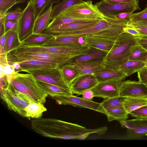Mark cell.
<instances>
[{
    "label": "cell",
    "mask_w": 147,
    "mask_h": 147,
    "mask_svg": "<svg viewBox=\"0 0 147 147\" xmlns=\"http://www.w3.org/2000/svg\"><path fill=\"white\" fill-rule=\"evenodd\" d=\"M138 43L137 38L122 33L115 41L103 59L102 63L105 68L119 70L120 66L128 60L132 48Z\"/></svg>",
    "instance_id": "6da1fadb"
},
{
    "label": "cell",
    "mask_w": 147,
    "mask_h": 147,
    "mask_svg": "<svg viewBox=\"0 0 147 147\" xmlns=\"http://www.w3.org/2000/svg\"><path fill=\"white\" fill-rule=\"evenodd\" d=\"M6 76L8 82L13 89L24 94L34 102H45L48 95L39 86L32 74L16 71Z\"/></svg>",
    "instance_id": "7a4b0ae2"
},
{
    "label": "cell",
    "mask_w": 147,
    "mask_h": 147,
    "mask_svg": "<svg viewBox=\"0 0 147 147\" xmlns=\"http://www.w3.org/2000/svg\"><path fill=\"white\" fill-rule=\"evenodd\" d=\"M9 64L14 62H20L29 60H35L56 63L61 67L71 57L60 54L47 53L38 52L22 51L12 49L6 55Z\"/></svg>",
    "instance_id": "3957f363"
},
{
    "label": "cell",
    "mask_w": 147,
    "mask_h": 147,
    "mask_svg": "<svg viewBox=\"0 0 147 147\" xmlns=\"http://www.w3.org/2000/svg\"><path fill=\"white\" fill-rule=\"evenodd\" d=\"M90 47L88 45L77 47H44L36 45L20 43L13 48L22 51L38 52L47 53L62 55L71 58L88 53Z\"/></svg>",
    "instance_id": "277c9868"
},
{
    "label": "cell",
    "mask_w": 147,
    "mask_h": 147,
    "mask_svg": "<svg viewBox=\"0 0 147 147\" xmlns=\"http://www.w3.org/2000/svg\"><path fill=\"white\" fill-rule=\"evenodd\" d=\"M62 14L76 19L88 21H100L105 20L106 18L90 0L76 4Z\"/></svg>",
    "instance_id": "5b68a950"
},
{
    "label": "cell",
    "mask_w": 147,
    "mask_h": 147,
    "mask_svg": "<svg viewBox=\"0 0 147 147\" xmlns=\"http://www.w3.org/2000/svg\"><path fill=\"white\" fill-rule=\"evenodd\" d=\"M121 22V20L114 18L106 16L105 20L99 21L96 24L87 27L66 32L44 31L41 34H48L55 36H72L85 37L91 36L100 31L108 28L112 24L120 23Z\"/></svg>",
    "instance_id": "8992f818"
},
{
    "label": "cell",
    "mask_w": 147,
    "mask_h": 147,
    "mask_svg": "<svg viewBox=\"0 0 147 147\" xmlns=\"http://www.w3.org/2000/svg\"><path fill=\"white\" fill-rule=\"evenodd\" d=\"M35 20L32 0H30L18 20V38L20 43L32 33Z\"/></svg>",
    "instance_id": "52a82bcc"
},
{
    "label": "cell",
    "mask_w": 147,
    "mask_h": 147,
    "mask_svg": "<svg viewBox=\"0 0 147 147\" xmlns=\"http://www.w3.org/2000/svg\"><path fill=\"white\" fill-rule=\"evenodd\" d=\"M60 68L32 70L26 72L32 74L37 80L70 89L63 78Z\"/></svg>",
    "instance_id": "ba28073f"
},
{
    "label": "cell",
    "mask_w": 147,
    "mask_h": 147,
    "mask_svg": "<svg viewBox=\"0 0 147 147\" xmlns=\"http://www.w3.org/2000/svg\"><path fill=\"white\" fill-rule=\"evenodd\" d=\"M99 10L105 16L114 18L123 12H132L140 9L138 4L131 3L110 4L102 0L95 4Z\"/></svg>",
    "instance_id": "9c48e42d"
},
{
    "label": "cell",
    "mask_w": 147,
    "mask_h": 147,
    "mask_svg": "<svg viewBox=\"0 0 147 147\" xmlns=\"http://www.w3.org/2000/svg\"><path fill=\"white\" fill-rule=\"evenodd\" d=\"M122 80H115L98 83L92 89L94 97L104 99L118 96Z\"/></svg>",
    "instance_id": "30bf717a"
},
{
    "label": "cell",
    "mask_w": 147,
    "mask_h": 147,
    "mask_svg": "<svg viewBox=\"0 0 147 147\" xmlns=\"http://www.w3.org/2000/svg\"><path fill=\"white\" fill-rule=\"evenodd\" d=\"M119 96L130 97L147 99V87L139 81H122L120 88Z\"/></svg>",
    "instance_id": "8fae6325"
},
{
    "label": "cell",
    "mask_w": 147,
    "mask_h": 147,
    "mask_svg": "<svg viewBox=\"0 0 147 147\" xmlns=\"http://www.w3.org/2000/svg\"><path fill=\"white\" fill-rule=\"evenodd\" d=\"M50 96L55 100L58 105H70L74 107L89 109L98 112L100 104V103L87 100L73 95Z\"/></svg>",
    "instance_id": "7c38bea8"
},
{
    "label": "cell",
    "mask_w": 147,
    "mask_h": 147,
    "mask_svg": "<svg viewBox=\"0 0 147 147\" xmlns=\"http://www.w3.org/2000/svg\"><path fill=\"white\" fill-rule=\"evenodd\" d=\"M85 37L72 36H54L52 38L43 43L36 45L44 47H80L87 45Z\"/></svg>",
    "instance_id": "4fadbf2b"
},
{
    "label": "cell",
    "mask_w": 147,
    "mask_h": 147,
    "mask_svg": "<svg viewBox=\"0 0 147 147\" xmlns=\"http://www.w3.org/2000/svg\"><path fill=\"white\" fill-rule=\"evenodd\" d=\"M98 83L94 74L80 75L71 83L70 90L73 94L80 95L85 90L92 89Z\"/></svg>",
    "instance_id": "5bb4252c"
},
{
    "label": "cell",
    "mask_w": 147,
    "mask_h": 147,
    "mask_svg": "<svg viewBox=\"0 0 147 147\" xmlns=\"http://www.w3.org/2000/svg\"><path fill=\"white\" fill-rule=\"evenodd\" d=\"M8 84L7 87L4 90L3 94L1 95V98L9 110L13 111L23 117H26L24 108L10 84Z\"/></svg>",
    "instance_id": "9a60e30c"
},
{
    "label": "cell",
    "mask_w": 147,
    "mask_h": 147,
    "mask_svg": "<svg viewBox=\"0 0 147 147\" xmlns=\"http://www.w3.org/2000/svg\"><path fill=\"white\" fill-rule=\"evenodd\" d=\"M108 52L90 47V51L85 54L79 55L70 58L64 65L95 61H103Z\"/></svg>",
    "instance_id": "2e32d148"
},
{
    "label": "cell",
    "mask_w": 147,
    "mask_h": 147,
    "mask_svg": "<svg viewBox=\"0 0 147 147\" xmlns=\"http://www.w3.org/2000/svg\"><path fill=\"white\" fill-rule=\"evenodd\" d=\"M19 63L20 66L19 72L22 71L26 72L30 70L59 68L61 67L60 65L56 63L33 59L24 61Z\"/></svg>",
    "instance_id": "e0dca14e"
},
{
    "label": "cell",
    "mask_w": 147,
    "mask_h": 147,
    "mask_svg": "<svg viewBox=\"0 0 147 147\" xmlns=\"http://www.w3.org/2000/svg\"><path fill=\"white\" fill-rule=\"evenodd\" d=\"M121 127L139 134H147V118L135 119L119 121Z\"/></svg>",
    "instance_id": "ac0fdd59"
},
{
    "label": "cell",
    "mask_w": 147,
    "mask_h": 147,
    "mask_svg": "<svg viewBox=\"0 0 147 147\" xmlns=\"http://www.w3.org/2000/svg\"><path fill=\"white\" fill-rule=\"evenodd\" d=\"M103 61H95L80 63L73 65L80 75L94 74L103 69Z\"/></svg>",
    "instance_id": "d6986e66"
},
{
    "label": "cell",
    "mask_w": 147,
    "mask_h": 147,
    "mask_svg": "<svg viewBox=\"0 0 147 147\" xmlns=\"http://www.w3.org/2000/svg\"><path fill=\"white\" fill-rule=\"evenodd\" d=\"M53 5H51L36 20L31 34L39 35L46 30L50 23Z\"/></svg>",
    "instance_id": "ffe728a7"
},
{
    "label": "cell",
    "mask_w": 147,
    "mask_h": 147,
    "mask_svg": "<svg viewBox=\"0 0 147 147\" xmlns=\"http://www.w3.org/2000/svg\"><path fill=\"white\" fill-rule=\"evenodd\" d=\"M99 83L111 80H123L127 77L120 70L105 68L94 74Z\"/></svg>",
    "instance_id": "44dd1931"
},
{
    "label": "cell",
    "mask_w": 147,
    "mask_h": 147,
    "mask_svg": "<svg viewBox=\"0 0 147 147\" xmlns=\"http://www.w3.org/2000/svg\"><path fill=\"white\" fill-rule=\"evenodd\" d=\"M36 81L39 86L45 92L50 96L73 95L70 89L62 88L36 79Z\"/></svg>",
    "instance_id": "7402d4cb"
},
{
    "label": "cell",
    "mask_w": 147,
    "mask_h": 147,
    "mask_svg": "<svg viewBox=\"0 0 147 147\" xmlns=\"http://www.w3.org/2000/svg\"><path fill=\"white\" fill-rule=\"evenodd\" d=\"M85 40L86 45L90 47L105 51L108 52L112 48L115 42L92 36L85 37Z\"/></svg>",
    "instance_id": "603a6c76"
},
{
    "label": "cell",
    "mask_w": 147,
    "mask_h": 147,
    "mask_svg": "<svg viewBox=\"0 0 147 147\" xmlns=\"http://www.w3.org/2000/svg\"><path fill=\"white\" fill-rule=\"evenodd\" d=\"M102 113L105 115L108 121L113 120H125L128 118V114L124 108L123 104L112 107L104 111Z\"/></svg>",
    "instance_id": "cb8c5ba5"
},
{
    "label": "cell",
    "mask_w": 147,
    "mask_h": 147,
    "mask_svg": "<svg viewBox=\"0 0 147 147\" xmlns=\"http://www.w3.org/2000/svg\"><path fill=\"white\" fill-rule=\"evenodd\" d=\"M99 21L93 20L73 22L61 25L55 28L44 31L61 32L74 30L92 26Z\"/></svg>",
    "instance_id": "d4e9b609"
},
{
    "label": "cell",
    "mask_w": 147,
    "mask_h": 147,
    "mask_svg": "<svg viewBox=\"0 0 147 147\" xmlns=\"http://www.w3.org/2000/svg\"><path fill=\"white\" fill-rule=\"evenodd\" d=\"M84 1L83 0H62L53 7L51 20L63 14L74 6Z\"/></svg>",
    "instance_id": "484cf974"
},
{
    "label": "cell",
    "mask_w": 147,
    "mask_h": 147,
    "mask_svg": "<svg viewBox=\"0 0 147 147\" xmlns=\"http://www.w3.org/2000/svg\"><path fill=\"white\" fill-rule=\"evenodd\" d=\"M24 110L25 112L26 118L30 119L41 118L43 113L47 109L43 104L32 102L24 109Z\"/></svg>",
    "instance_id": "4316f807"
},
{
    "label": "cell",
    "mask_w": 147,
    "mask_h": 147,
    "mask_svg": "<svg viewBox=\"0 0 147 147\" xmlns=\"http://www.w3.org/2000/svg\"><path fill=\"white\" fill-rule=\"evenodd\" d=\"M147 105V99L127 97H124L123 106L127 113L131 112L139 108Z\"/></svg>",
    "instance_id": "83f0119b"
},
{
    "label": "cell",
    "mask_w": 147,
    "mask_h": 147,
    "mask_svg": "<svg viewBox=\"0 0 147 147\" xmlns=\"http://www.w3.org/2000/svg\"><path fill=\"white\" fill-rule=\"evenodd\" d=\"M146 65V63L143 62L128 60L120 66L119 70L127 77L137 72L144 67Z\"/></svg>",
    "instance_id": "f1b7e54d"
},
{
    "label": "cell",
    "mask_w": 147,
    "mask_h": 147,
    "mask_svg": "<svg viewBox=\"0 0 147 147\" xmlns=\"http://www.w3.org/2000/svg\"><path fill=\"white\" fill-rule=\"evenodd\" d=\"M60 68L63 78L69 87L71 83L80 76L78 72L74 68L73 65H64Z\"/></svg>",
    "instance_id": "f546056e"
},
{
    "label": "cell",
    "mask_w": 147,
    "mask_h": 147,
    "mask_svg": "<svg viewBox=\"0 0 147 147\" xmlns=\"http://www.w3.org/2000/svg\"><path fill=\"white\" fill-rule=\"evenodd\" d=\"M87 21H90L76 19L61 14L53 19L45 30L53 29L71 22Z\"/></svg>",
    "instance_id": "4dcf8cb0"
},
{
    "label": "cell",
    "mask_w": 147,
    "mask_h": 147,
    "mask_svg": "<svg viewBox=\"0 0 147 147\" xmlns=\"http://www.w3.org/2000/svg\"><path fill=\"white\" fill-rule=\"evenodd\" d=\"M128 60L145 62L147 60V50L138 43L132 48Z\"/></svg>",
    "instance_id": "1f68e13d"
},
{
    "label": "cell",
    "mask_w": 147,
    "mask_h": 147,
    "mask_svg": "<svg viewBox=\"0 0 147 147\" xmlns=\"http://www.w3.org/2000/svg\"><path fill=\"white\" fill-rule=\"evenodd\" d=\"M53 37V36L43 34L37 35L30 34L27 36L20 43L40 45L52 38Z\"/></svg>",
    "instance_id": "d6a6232c"
},
{
    "label": "cell",
    "mask_w": 147,
    "mask_h": 147,
    "mask_svg": "<svg viewBox=\"0 0 147 147\" xmlns=\"http://www.w3.org/2000/svg\"><path fill=\"white\" fill-rule=\"evenodd\" d=\"M124 98L118 96L105 99L100 103L98 112L102 113L104 111L112 107L123 104Z\"/></svg>",
    "instance_id": "836d02e7"
},
{
    "label": "cell",
    "mask_w": 147,
    "mask_h": 147,
    "mask_svg": "<svg viewBox=\"0 0 147 147\" xmlns=\"http://www.w3.org/2000/svg\"><path fill=\"white\" fill-rule=\"evenodd\" d=\"M51 0H32L36 20L43 13Z\"/></svg>",
    "instance_id": "e575fe53"
},
{
    "label": "cell",
    "mask_w": 147,
    "mask_h": 147,
    "mask_svg": "<svg viewBox=\"0 0 147 147\" xmlns=\"http://www.w3.org/2000/svg\"><path fill=\"white\" fill-rule=\"evenodd\" d=\"M26 0H0V17L5 15L13 5L25 2Z\"/></svg>",
    "instance_id": "d590c367"
},
{
    "label": "cell",
    "mask_w": 147,
    "mask_h": 147,
    "mask_svg": "<svg viewBox=\"0 0 147 147\" xmlns=\"http://www.w3.org/2000/svg\"><path fill=\"white\" fill-rule=\"evenodd\" d=\"M17 36L18 32L17 31L9 30L7 32L5 44L3 48L5 54L12 49L13 44Z\"/></svg>",
    "instance_id": "8d00e7d4"
},
{
    "label": "cell",
    "mask_w": 147,
    "mask_h": 147,
    "mask_svg": "<svg viewBox=\"0 0 147 147\" xmlns=\"http://www.w3.org/2000/svg\"><path fill=\"white\" fill-rule=\"evenodd\" d=\"M146 21H147V7L140 12L132 13L130 15L129 22L136 23Z\"/></svg>",
    "instance_id": "74e56055"
},
{
    "label": "cell",
    "mask_w": 147,
    "mask_h": 147,
    "mask_svg": "<svg viewBox=\"0 0 147 147\" xmlns=\"http://www.w3.org/2000/svg\"><path fill=\"white\" fill-rule=\"evenodd\" d=\"M129 114L136 119L147 118V105L142 106L131 112Z\"/></svg>",
    "instance_id": "f35d334b"
},
{
    "label": "cell",
    "mask_w": 147,
    "mask_h": 147,
    "mask_svg": "<svg viewBox=\"0 0 147 147\" xmlns=\"http://www.w3.org/2000/svg\"><path fill=\"white\" fill-rule=\"evenodd\" d=\"M13 89L19 98L21 105L24 109L30 103L34 102L29 97L24 94L13 88Z\"/></svg>",
    "instance_id": "ab89813d"
},
{
    "label": "cell",
    "mask_w": 147,
    "mask_h": 147,
    "mask_svg": "<svg viewBox=\"0 0 147 147\" xmlns=\"http://www.w3.org/2000/svg\"><path fill=\"white\" fill-rule=\"evenodd\" d=\"M0 77L11 75L16 71L13 65L8 63L0 64Z\"/></svg>",
    "instance_id": "60d3db41"
},
{
    "label": "cell",
    "mask_w": 147,
    "mask_h": 147,
    "mask_svg": "<svg viewBox=\"0 0 147 147\" xmlns=\"http://www.w3.org/2000/svg\"><path fill=\"white\" fill-rule=\"evenodd\" d=\"M22 11L20 7H18L13 10L7 12L6 14V20H18Z\"/></svg>",
    "instance_id": "b9f144b4"
},
{
    "label": "cell",
    "mask_w": 147,
    "mask_h": 147,
    "mask_svg": "<svg viewBox=\"0 0 147 147\" xmlns=\"http://www.w3.org/2000/svg\"><path fill=\"white\" fill-rule=\"evenodd\" d=\"M18 20H6L5 24V32L9 30H14L18 32Z\"/></svg>",
    "instance_id": "7bdbcfd3"
},
{
    "label": "cell",
    "mask_w": 147,
    "mask_h": 147,
    "mask_svg": "<svg viewBox=\"0 0 147 147\" xmlns=\"http://www.w3.org/2000/svg\"><path fill=\"white\" fill-rule=\"evenodd\" d=\"M123 33L130 35L137 38L142 36L136 29L127 25L124 27Z\"/></svg>",
    "instance_id": "ee69618b"
},
{
    "label": "cell",
    "mask_w": 147,
    "mask_h": 147,
    "mask_svg": "<svg viewBox=\"0 0 147 147\" xmlns=\"http://www.w3.org/2000/svg\"><path fill=\"white\" fill-rule=\"evenodd\" d=\"M127 25L136 29L142 36H147V26L129 22Z\"/></svg>",
    "instance_id": "f6af8a7d"
},
{
    "label": "cell",
    "mask_w": 147,
    "mask_h": 147,
    "mask_svg": "<svg viewBox=\"0 0 147 147\" xmlns=\"http://www.w3.org/2000/svg\"><path fill=\"white\" fill-rule=\"evenodd\" d=\"M139 81L146 84L147 83V67H145L138 72Z\"/></svg>",
    "instance_id": "bcb514c9"
},
{
    "label": "cell",
    "mask_w": 147,
    "mask_h": 147,
    "mask_svg": "<svg viewBox=\"0 0 147 147\" xmlns=\"http://www.w3.org/2000/svg\"><path fill=\"white\" fill-rule=\"evenodd\" d=\"M132 12H125L119 13L115 15L114 18L119 20L129 21L130 15Z\"/></svg>",
    "instance_id": "7dc6e473"
},
{
    "label": "cell",
    "mask_w": 147,
    "mask_h": 147,
    "mask_svg": "<svg viewBox=\"0 0 147 147\" xmlns=\"http://www.w3.org/2000/svg\"><path fill=\"white\" fill-rule=\"evenodd\" d=\"M82 98L86 100H92L94 97V93L92 89H89L85 90L81 94Z\"/></svg>",
    "instance_id": "c3c4849f"
},
{
    "label": "cell",
    "mask_w": 147,
    "mask_h": 147,
    "mask_svg": "<svg viewBox=\"0 0 147 147\" xmlns=\"http://www.w3.org/2000/svg\"><path fill=\"white\" fill-rule=\"evenodd\" d=\"M110 4L119 3H131L138 4L139 0H104Z\"/></svg>",
    "instance_id": "681fc988"
},
{
    "label": "cell",
    "mask_w": 147,
    "mask_h": 147,
    "mask_svg": "<svg viewBox=\"0 0 147 147\" xmlns=\"http://www.w3.org/2000/svg\"><path fill=\"white\" fill-rule=\"evenodd\" d=\"M6 21V14L0 17V35L1 36L5 32V24Z\"/></svg>",
    "instance_id": "f907efd6"
},
{
    "label": "cell",
    "mask_w": 147,
    "mask_h": 147,
    "mask_svg": "<svg viewBox=\"0 0 147 147\" xmlns=\"http://www.w3.org/2000/svg\"><path fill=\"white\" fill-rule=\"evenodd\" d=\"M137 39L138 43L147 50V36H142Z\"/></svg>",
    "instance_id": "816d5d0a"
},
{
    "label": "cell",
    "mask_w": 147,
    "mask_h": 147,
    "mask_svg": "<svg viewBox=\"0 0 147 147\" xmlns=\"http://www.w3.org/2000/svg\"><path fill=\"white\" fill-rule=\"evenodd\" d=\"M7 32L5 33L0 37V47L3 49L5 44Z\"/></svg>",
    "instance_id": "f5cc1de1"
},
{
    "label": "cell",
    "mask_w": 147,
    "mask_h": 147,
    "mask_svg": "<svg viewBox=\"0 0 147 147\" xmlns=\"http://www.w3.org/2000/svg\"><path fill=\"white\" fill-rule=\"evenodd\" d=\"M10 65L13 66L14 68L15 71L19 72L20 66L19 62H14L11 63Z\"/></svg>",
    "instance_id": "db71d44e"
},
{
    "label": "cell",
    "mask_w": 147,
    "mask_h": 147,
    "mask_svg": "<svg viewBox=\"0 0 147 147\" xmlns=\"http://www.w3.org/2000/svg\"><path fill=\"white\" fill-rule=\"evenodd\" d=\"M136 23H138V24H140L147 26V21L138 22H136Z\"/></svg>",
    "instance_id": "11a10c76"
},
{
    "label": "cell",
    "mask_w": 147,
    "mask_h": 147,
    "mask_svg": "<svg viewBox=\"0 0 147 147\" xmlns=\"http://www.w3.org/2000/svg\"><path fill=\"white\" fill-rule=\"evenodd\" d=\"M145 63H146V65L145 67H147V60L146 61Z\"/></svg>",
    "instance_id": "9f6ffc18"
},
{
    "label": "cell",
    "mask_w": 147,
    "mask_h": 147,
    "mask_svg": "<svg viewBox=\"0 0 147 147\" xmlns=\"http://www.w3.org/2000/svg\"><path fill=\"white\" fill-rule=\"evenodd\" d=\"M146 86H147V84H146Z\"/></svg>",
    "instance_id": "6f0895ef"
},
{
    "label": "cell",
    "mask_w": 147,
    "mask_h": 147,
    "mask_svg": "<svg viewBox=\"0 0 147 147\" xmlns=\"http://www.w3.org/2000/svg\"><path fill=\"white\" fill-rule=\"evenodd\" d=\"M86 1H88V0H86Z\"/></svg>",
    "instance_id": "680465c9"
},
{
    "label": "cell",
    "mask_w": 147,
    "mask_h": 147,
    "mask_svg": "<svg viewBox=\"0 0 147 147\" xmlns=\"http://www.w3.org/2000/svg\"></svg>",
    "instance_id": "91938a15"
}]
</instances>
